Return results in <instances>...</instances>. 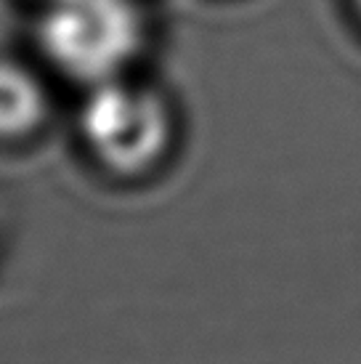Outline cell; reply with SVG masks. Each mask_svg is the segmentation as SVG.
Masks as SVG:
<instances>
[{"instance_id": "3957f363", "label": "cell", "mask_w": 361, "mask_h": 364, "mask_svg": "<svg viewBox=\"0 0 361 364\" xmlns=\"http://www.w3.org/2000/svg\"><path fill=\"white\" fill-rule=\"evenodd\" d=\"M48 91L41 77L19 61L0 59V144H16L48 120Z\"/></svg>"}, {"instance_id": "277c9868", "label": "cell", "mask_w": 361, "mask_h": 364, "mask_svg": "<svg viewBox=\"0 0 361 364\" xmlns=\"http://www.w3.org/2000/svg\"><path fill=\"white\" fill-rule=\"evenodd\" d=\"M351 3H353V9H356V14L361 16V0H351Z\"/></svg>"}, {"instance_id": "7a4b0ae2", "label": "cell", "mask_w": 361, "mask_h": 364, "mask_svg": "<svg viewBox=\"0 0 361 364\" xmlns=\"http://www.w3.org/2000/svg\"><path fill=\"white\" fill-rule=\"evenodd\" d=\"M80 139L101 171L141 178L157 171L173 144V112L160 91L122 77L85 88Z\"/></svg>"}, {"instance_id": "6da1fadb", "label": "cell", "mask_w": 361, "mask_h": 364, "mask_svg": "<svg viewBox=\"0 0 361 364\" xmlns=\"http://www.w3.org/2000/svg\"><path fill=\"white\" fill-rule=\"evenodd\" d=\"M35 32L43 56L90 88L122 77L144 48L146 21L136 0H41Z\"/></svg>"}]
</instances>
